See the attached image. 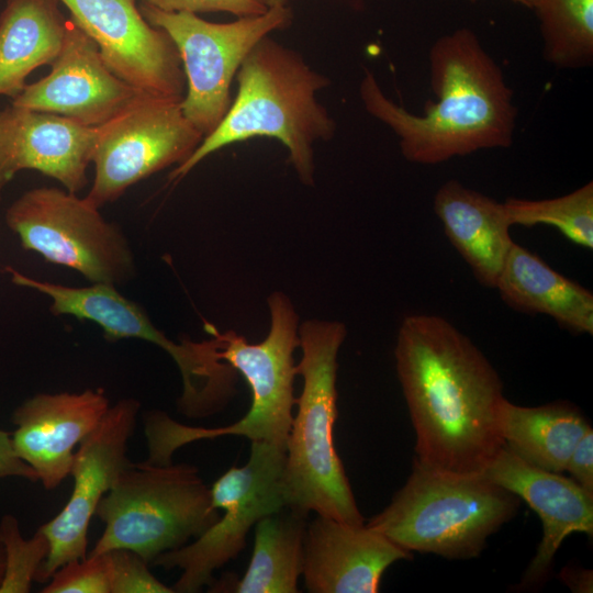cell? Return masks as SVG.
Here are the masks:
<instances>
[{
  "label": "cell",
  "instance_id": "cell-2",
  "mask_svg": "<svg viewBox=\"0 0 593 593\" xmlns=\"http://www.w3.org/2000/svg\"><path fill=\"white\" fill-rule=\"evenodd\" d=\"M436 97L422 115L391 100L366 70L359 85L365 110L398 137L405 159L436 165L482 149L512 145L517 109L499 64L469 29L443 35L428 55Z\"/></svg>",
  "mask_w": 593,
  "mask_h": 593
},
{
  "label": "cell",
  "instance_id": "cell-19",
  "mask_svg": "<svg viewBox=\"0 0 593 593\" xmlns=\"http://www.w3.org/2000/svg\"><path fill=\"white\" fill-rule=\"evenodd\" d=\"M412 553L365 523L316 514L307 522L302 578L310 593H377L387 569Z\"/></svg>",
  "mask_w": 593,
  "mask_h": 593
},
{
  "label": "cell",
  "instance_id": "cell-28",
  "mask_svg": "<svg viewBox=\"0 0 593 593\" xmlns=\"http://www.w3.org/2000/svg\"><path fill=\"white\" fill-rule=\"evenodd\" d=\"M42 593H111L110 571L104 553H89L59 567Z\"/></svg>",
  "mask_w": 593,
  "mask_h": 593
},
{
  "label": "cell",
  "instance_id": "cell-4",
  "mask_svg": "<svg viewBox=\"0 0 593 593\" xmlns=\"http://www.w3.org/2000/svg\"><path fill=\"white\" fill-rule=\"evenodd\" d=\"M270 328L261 342L250 344L234 331L221 333L210 323L204 325L219 344L217 356L246 380L251 402L237 422L214 428L195 427L172 419L166 412L152 410L143 414L144 435L148 448L146 461L156 465L172 462L182 446L221 436H244L251 441H266L286 448L292 418L295 363L299 347V316L291 300L282 292L268 298Z\"/></svg>",
  "mask_w": 593,
  "mask_h": 593
},
{
  "label": "cell",
  "instance_id": "cell-22",
  "mask_svg": "<svg viewBox=\"0 0 593 593\" xmlns=\"http://www.w3.org/2000/svg\"><path fill=\"white\" fill-rule=\"evenodd\" d=\"M58 0H7L0 15V96L14 99L36 68L58 56L67 20Z\"/></svg>",
  "mask_w": 593,
  "mask_h": 593
},
{
  "label": "cell",
  "instance_id": "cell-14",
  "mask_svg": "<svg viewBox=\"0 0 593 593\" xmlns=\"http://www.w3.org/2000/svg\"><path fill=\"white\" fill-rule=\"evenodd\" d=\"M96 42L105 65L136 90L182 99L186 78L170 36L149 24L136 0H58Z\"/></svg>",
  "mask_w": 593,
  "mask_h": 593
},
{
  "label": "cell",
  "instance_id": "cell-37",
  "mask_svg": "<svg viewBox=\"0 0 593 593\" xmlns=\"http://www.w3.org/2000/svg\"><path fill=\"white\" fill-rule=\"evenodd\" d=\"M1 192H2V189H0V202H1Z\"/></svg>",
  "mask_w": 593,
  "mask_h": 593
},
{
  "label": "cell",
  "instance_id": "cell-36",
  "mask_svg": "<svg viewBox=\"0 0 593 593\" xmlns=\"http://www.w3.org/2000/svg\"><path fill=\"white\" fill-rule=\"evenodd\" d=\"M513 1L524 4L528 8H532L535 0H513Z\"/></svg>",
  "mask_w": 593,
  "mask_h": 593
},
{
  "label": "cell",
  "instance_id": "cell-26",
  "mask_svg": "<svg viewBox=\"0 0 593 593\" xmlns=\"http://www.w3.org/2000/svg\"><path fill=\"white\" fill-rule=\"evenodd\" d=\"M504 206L512 225L556 227L570 242L593 248V182L562 197L541 200L508 198Z\"/></svg>",
  "mask_w": 593,
  "mask_h": 593
},
{
  "label": "cell",
  "instance_id": "cell-30",
  "mask_svg": "<svg viewBox=\"0 0 593 593\" xmlns=\"http://www.w3.org/2000/svg\"><path fill=\"white\" fill-rule=\"evenodd\" d=\"M142 3L166 12H226L238 18L257 15L268 9L255 0H141Z\"/></svg>",
  "mask_w": 593,
  "mask_h": 593
},
{
  "label": "cell",
  "instance_id": "cell-32",
  "mask_svg": "<svg viewBox=\"0 0 593 593\" xmlns=\"http://www.w3.org/2000/svg\"><path fill=\"white\" fill-rule=\"evenodd\" d=\"M8 478L38 482L34 470L15 452L11 433L0 429V481Z\"/></svg>",
  "mask_w": 593,
  "mask_h": 593
},
{
  "label": "cell",
  "instance_id": "cell-33",
  "mask_svg": "<svg viewBox=\"0 0 593 593\" xmlns=\"http://www.w3.org/2000/svg\"><path fill=\"white\" fill-rule=\"evenodd\" d=\"M561 581L573 592H592V571L567 567L560 572Z\"/></svg>",
  "mask_w": 593,
  "mask_h": 593
},
{
  "label": "cell",
  "instance_id": "cell-16",
  "mask_svg": "<svg viewBox=\"0 0 593 593\" xmlns=\"http://www.w3.org/2000/svg\"><path fill=\"white\" fill-rule=\"evenodd\" d=\"M109 399L102 388L81 392L36 393L12 413L18 456L52 491L70 475L75 448L99 425Z\"/></svg>",
  "mask_w": 593,
  "mask_h": 593
},
{
  "label": "cell",
  "instance_id": "cell-3",
  "mask_svg": "<svg viewBox=\"0 0 593 593\" xmlns=\"http://www.w3.org/2000/svg\"><path fill=\"white\" fill-rule=\"evenodd\" d=\"M237 94L216 128L169 175L176 181L216 150L256 137L280 142L299 179L314 184V144L334 137L336 123L318 101L329 79L296 51L269 35L247 55L237 75Z\"/></svg>",
  "mask_w": 593,
  "mask_h": 593
},
{
  "label": "cell",
  "instance_id": "cell-24",
  "mask_svg": "<svg viewBox=\"0 0 593 593\" xmlns=\"http://www.w3.org/2000/svg\"><path fill=\"white\" fill-rule=\"evenodd\" d=\"M504 445L526 462L544 470H566L568 459L583 434L591 428L572 404L555 402L521 406L504 400L500 413Z\"/></svg>",
  "mask_w": 593,
  "mask_h": 593
},
{
  "label": "cell",
  "instance_id": "cell-9",
  "mask_svg": "<svg viewBox=\"0 0 593 593\" xmlns=\"http://www.w3.org/2000/svg\"><path fill=\"white\" fill-rule=\"evenodd\" d=\"M4 219L25 250L91 283L116 287L136 276L135 255L122 228L77 193L55 187L30 189L8 206Z\"/></svg>",
  "mask_w": 593,
  "mask_h": 593
},
{
  "label": "cell",
  "instance_id": "cell-18",
  "mask_svg": "<svg viewBox=\"0 0 593 593\" xmlns=\"http://www.w3.org/2000/svg\"><path fill=\"white\" fill-rule=\"evenodd\" d=\"M96 127L53 113L9 105L0 110V189L18 172L36 170L78 193L88 184Z\"/></svg>",
  "mask_w": 593,
  "mask_h": 593
},
{
  "label": "cell",
  "instance_id": "cell-12",
  "mask_svg": "<svg viewBox=\"0 0 593 593\" xmlns=\"http://www.w3.org/2000/svg\"><path fill=\"white\" fill-rule=\"evenodd\" d=\"M181 100L139 92L96 126L94 178L85 197L90 204L100 209L114 202L135 183L193 154L204 136L184 115Z\"/></svg>",
  "mask_w": 593,
  "mask_h": 593
},
{
  "label": "cell",
  "instance_id": "cell-1",
  "mask_svg": "<svg viewBox=\"0 0 593 593\" xmlns=\"http://www.w3.org/2000/svg\"><path fill=\"white\" fill-rule=\"evenodd\" d=\"M394 358L415 432L414 460L443 472L483 473L504 447L503 383L488 358L433 314L404 317Z\"/></svg>",
  "mask_w": 593,
  "mask_h": 593
},
{
  "label": "cell",
  "instance_id": "cell-29",
  "mask_svg": "<svg viewBox=\"0 0 593 593\" xmlns=\"http://www.w3.org/2000/svg\"><path fill=\"white\" fill-rule=\"evenodd\" d=\"M110 571L111 593H174L150 571L149 563L136 551L115 548L103 552Z\"/></svg>",
  "mask_w": 593,
  "mask_h": 593
},
{
  "label": "cell",
  "instance_id": "cell-10",
  "mask_svg": "<svg viewBox=\"0 0 593 593\" xmlns=\"http://www.w3.org/2000/svg\"><path fill=\"white\" fill-rule=\"evenodd\" d=\"M138 8L176 45L186 78L181 108L204 137L228 111L231 85L247 55L264 37L288 27L293 18L288 4L228 23L210 22L191 12H166L142 2Z\"/></svg>",
  "mask_w": 593,
  "mask_h": 593
},
{
  "label": "cell",
  "instance_id": "cell-11",
  "mask_svg": "<svg viewBox=\"0 0 593 593\" xmlns=\"http://www.w3.org/2000/svg\"><path fill=\"white\" fill-rule=\"evenodd\" d=\"M286 448L251 441L245 465L232 467L210 488L219 519L192 542L159 555L150 566L180 569L174 593H197L213 573L238 556L246 537L262 517L288 506L284 488Z\"/></svg>",
  "mask_w": 593,
  "mask_h": 593
},
{
  "label": "cell",
  "instance_id": "cell-34",
  "mask_svg": "<svg viewBox=\"0 0 593 593\" xmlns=\"http://www.w3.org/2000/svg\"><path fill=\"white\" fill-rule=\"evenodd\" d=\"M266 9L287 5V0H255Z\"/></svg>",
  "mask_w": 593,
  "mask_h": 593
},
{
  "label": "cell",
  "instance_id": "cell-23",
  "mask_svg": "<svg viewBox=\"0 0 593 593\" xmlns=\"http://www.w3.org/2000/svg\"><path fill=\"white\" fill-rule=\"evenodd\" d=\"M309 513L286 506L255 525L253 553L243 578L213 581L210 592L296 593L303 571Z\"/></svg>",
  "mask_w": 593,
  "mask_h": 593
},
{
  "label": "cell",
  "instance_id": "cell-31",
  "mask_svg": "<svg viewBox=\"0 0 593 593\" xmlns=\"http://www.w3.org/2000/svg\"><path fill=\"white\" fill-rule=\"evenodd\" d=\"M580 486L593 493V429L589 428L573 448L566 470Z\"/></svg>",
  "mask_w": 593,
  "mask_h": 593
},
{
  "label": "cell",
  "instance_id": "cell-7",
  "mask_svg": "<svg viewBox=\"0 0 593 593\" xmlns=\"http://www.w3.org/2000/svg\"><path fill=\"white\" fill-rule=\"evenodd\" d=\"M220 515L194 465L130 460L96 510L104 530L90 553L127 548L150 566L199 537Z\"/></svg>",
  "mask_w": 593,
  "mask_h": 593
},
{
  "label": "cell",
  "instance_id": "cell-6",
  "mask_svg": "<svg viewBox=\"0 0 593 593\" xmlns=\"http://www.w3.org/2000/svg\"><path fill=\"white\" fill-rule=\"evenodd\" d=\"M521 500L483 473L412 471L391 502L366 524L409 552L471 559L517 513Z\"/></svg>",
  "mask_w": 593,
  "mask_h": 593
},
{
  "label": "cell",
  "instance_id": "cell-27",
  "mask_svg": "<svg viewBox=\"0 0 593 593\" xmlns=\"http://www.w3.org/2000/svg\"><path fill=\"white\" fill-rule=\"evenodd\" d=\"M0 541L4 551V572L0 593H27L49 553V541L38 527L25 539L15 516L5 514L0 521Z\"/></svg>",
  "mask_w": 593,
  "mask_h": 593
},
{
  "label": "cell",
  "instance_id": "cell-35",
  "mask_svg": "<svg viewBox=\"0 0 593 593\" xmlns=\"http://www.w3.org/2000/svg\"><path fill=\"white\" fill-rule=\"evenodd\" d=\"M3 572H4V551H3L2 544L0 541V583L3 577Z\"/></svg>",
  "mask_w": 593,
  "mask_h": 593
},
{
  "label": "cell",
  "instance_id": "cell-15",
  "mask_svg": "<svg viewBox=\"0 0 593 593\" xmlns=\"http://www.w3.org/2000/svg\"><path fill=\"white\" fill-rule=\"evenodd\" d=\"M51 72L12 99L13 105L65 116L96 127L119 113L141 91L115 76L96 42L71 19Z\"/></svg>",
  "mask_w": 593,
  "mask_h": 593
},
{
  "label": "cell",
  "instance_id": "cell-8",
  "mask_svg": "<svg viewBox=\"0 0 593 593\" xmlns=\"http://www.w3.org/2000/svg\"><path fill=\"white\" fill-rule=\"evenodd\" d=\"M11 281L38 291L51 300L49 311L56 316L70 315L101 327L109 342L136 338L166 351L176 362L182 392L178 410L187 417L200 418L221 410L234 392L236 371L217 356V340L176 343L157 328L145 309L120 293L115 286L91 283L69 287L29 277L15 268L9 269Z\"/></svg>",
  "mask_w": 593,
  "mask_h": 593
},
{
  "label": "cell",
  "instance_id": "cell-20",
  "mask_svg": "<svg viewBox=\"0 0 593 593\" xmlns=\"http://www.w3.org/2000/svg\"><path fill=\"white\" fill-rule=\"evenodd\" d=\"M434 211L475 279L488 288H495L515 243L504 203L458 180H448L435 194Z\"/></svg>",
  "mask_w": 593,
  "mask_h": 593
},
{
  "label": "cell",
  "instance_id": "cell-13",
  "mask_svg": "<svg viewBox=\"0 0 593 593\" xmlns=\"http://www.w3.org/2000/svg\"><path fill=\"white\" fill-rule=\"evenodd\" d=\"M139 409L134 398L110 405L99 425L79 444L70 471L74 484L69 500L56 516L40 526L49 541V553L35 581H47L63 564L88 556L90 521L130 461L127 444Z\"/></svg>",
  "mask_w": 593,
  "mask_h": 593
},
{
  "label": "cell",
  "instance_id": "cell-21",
  "mask_svg": "<svg viewBox=\"0 0 593 593\" xmlns=\"http://www.w3.org/2000/svg\"><path fill=\"white\" fill-rule=\"evenodd\" d=\"M495 289L511 307L550 316L577 334H593V294L514 243Z\"/></svg>",
  "mask_w": 593,
  "mask_h": 593
},
{
  "label": "cell",
  "instance_id": "cell-25",
  "mask_svg": "<svg viewBox=\"0 0 593 593\" xmlns=\"http://www.w3.org/2000/svg\"><path fill=\"white\" fill-rule=\"evenodd\" d=\"M544 58L560 69H578L593 60V0H535Z\"/></svg>",
  "mask_w": 593,
  "mask_h": 593
},
{
  "label": "cell",
  "instance_id": "cell-17",
  "mask_svg": "<svg viewBox=\"0 0 593 593\" xmlns=\"http://www.w3.org/2000/svg\"><path fill=\"white\" fill-rule=\"evenodd\" d=\"M483 474L525 501L539 516L542 537L519 589L541 584L563 540L572 533L593 535V493L559 472L535 467L505 445Z\"/></svg>",
  "mask_w": 593,
  "mask_h": 593
},
{
  "label": "cell",
  "instance_id": "cell-5",
  "mask_svg": "<svg viewBox=\"0 0 593 593\" xmlns=\"http://www.w3.org/2000/svg\"><path fill=\"white\" fill-rule=\"evenodd\" d=\"M346 334V326L336 321L299 325L301 359L295 373L302 390L286 444L284 488L290 507L361 525L363 516L334 444L337 356Z\"/></svg>",
  "mask_w": 593,
  "mask_h": 593
}]
</instances>
